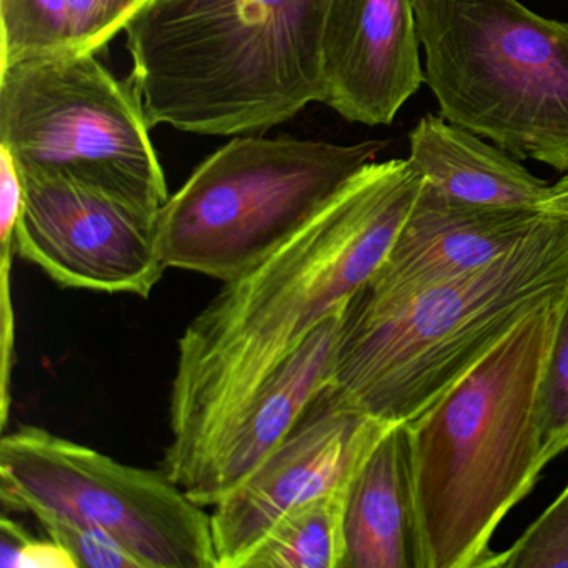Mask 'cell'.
<instances>
[{"instance_id": "cell-1", "label": "cell", "mask_w": 568, "mask_h": 568, "mask_svg": "<svg viewBox=\"0 0 568 568\" xmlns=\"http://www.w3.org/2000/svg\"><path fill=\"white\" fill-rule=\"evenodd\" d=\"M422 184L408 159L365 165L294 237L224 282L185 327L162 470L189 497L258 388L384 264Z\"/></svg>"}, {"instance_id": "cell-2", "label": "cell", "mask_w": 568, "mask_h": 568, "mask_svg": "<svg viewBox=\"0 0 568 568\" xmlns=\"http://www.w3.org/2000/svg\"><path fill=\"white\" fill-rule=\"evenodd\" d=\"M567 288L568 221L547 215L487 267L398 297L355 292L325 390L378 420L408 424Z\"/></svg>"}, {"instance_id": "cell-3", "label": "cell", "mask_w": 568, "mask_h": 568, "mask_svg": "<svg viewBox=\"0 0 568 568\" xmlns=\"http://www.w3.org/2000/svg\"><path fill=\"white\" fill-rule=\"evenodd\" d=\"M328 0H152L125 29L151 128L268 131L322 102Z\"/></svg>"}, {"instance_id": "cell-4", "label": "cell", "mask_w": 568, "mask_h": 568, "mask_svg": "<svg viewBox=\"0 0 568 568\" xmlns=\"http://www.w3.org/2000/svg\"><path fill=\"white\" fill-rule=\"evenodd\" d=\"M561 298L408 422L425 568H488L495 530L547 467L538 408Z\"/></svg>"}, {"instance_id": "cell-5", "label": "cell", "mask_w": 568, "mask_h": 568, "mask_svg": "<svg viewBox=\"0 0 568 568\" xmlns=\"http://www.w3.org/2000/svg\"><path fill=\"white\" fill-rule=\"evenodd\" d=\"M417 22L442 118L568 174V22L521 0H417Z\"/></svg>"}, {"instance_id": "cell-6", "label": "cell", "mask_w": 568, "mask_h": 568, "mask_svg": "<svg viewBox=\"0 0 568 568\" xmlns=\"http://www.w3.org/2000/svg\"><path fill=\"white\" fill-rule=\"evenodd\" d=\"M387 145L235 135L159 212V255L168 268L232 281L294 237Z\"/></svg>"}, {"instance_id": "cell-7", "label": "cell", "mask_w": 568, "mask_h": 568, "mask_svg": "<svg viewBox=\"0 0 568 568\" xmlns=\"http://www.w3.org/2000/svg\"><path fill=\"white\" fill-rule=\"evenodd\" d=\"M141 92L95 54L0 68V148L24 175L102 192L149 217L169 201Z\"/></svg>"}, {"instance_id": "cell-8", "label": "cell", "mask_w": 568, "mask_h": 568, "mask_svg": "<svg viewBox=\"0 0 568 568\" xmlns=\"http://www.w3.org/2000/svg\"><path fill=\"white\" fill-rule=\"evenodd\" d=\"M0 500L98 528L142 568H217L211 514L164 470L122 464L45 428L21 425L0 440Z\"/></svg>"}, {"instance_id": "cell-9", "label": "cell", "mask_w": 568, "mask_h": 568, "mask_svg": "<svg viewBox=\"0 0 568 568\" xmlns=\"http://www.w3.org/2000/svg\"><path fill=\"white\" fill-rule=\"evenodd\" d=\"M22 175L16 252L62 287L149 298L162 281L155 219L74 182Z\"/></svg>"}, {"instance_id": "cell-10", "label": "cell", "mask_w": 568, "mask_h": 568, "mask_svg": "<svg viewBox=\"0 0 568 568\" xmlns=\"http://www.w3.org/2000/svg\"><path fill=\"white\" fill-rule=\"evenodd\" d=\"M392 424L322 392L294 430L211 514L217 568L242 560L287 511L345 490Z\"/></svg>"}, {"instance_id": "cell-11", "label": "cell", "mask_w": 568, "mask_h": 568, "mask_svg": "<svg viewBox=\"0 0 568 568\" xmlns=\"http://www.w3.org/2000/svg\"><path fill=\"white\" fill-rule=\"evenodd\" d=\"M417 0H328L322 104L355 124L390 125L425 84Z\"/></svg>"}, {"instance_id": "cell-12", "label": "cell", "mask_w": 568, "mask_h": 568, "mask_svg": "<svg viewBox=\"0 0 568 568\" xmlns=\"http://www.w3.org/2000/svg\"><path fill=\"white\" fill-rule=\"evenodd\" d=\"M545 217L537 209L468 204L424 182L384 264L357 292L398 297L487 267L520 245Z\"/></svg>"}, {"instance_id": "cell-13", "label": "cell", "mask_w": 568, "mask_h": 568, "mask_svg": "<svg viewBox=\"0 0 568 568\" xmlns=\"http://www.w3.org/2000/svg\"><path fill=\"white\" fill-rule=\"evenodd\" d=\"M342 312L315 328L229 425L192 500L217 505L294 430L331 382Z\"/></svg>"}, {"instance_id": "cell-14", "label": "cell", "mask_w": 568, "mask_h": 568, "mask_svg": "<svg viewBox=\"0 0 568 568\" xmlns=\"http://www.w3.org/2000/svg\"><path fill=\"white\" fill-rule=\"evenodd\" d=\"M342 568H425L407 424L392 425L348 484Z\"/></svg>"}, {"instance_id": "cell-15", "label": "cell", "mask_w": 568, "mask_h": 568, "mask_svg": "<svg viewBox=\"0 0 568 568\" xmlns=\"http://www.w3.org/2000/svg\"><path fill=\"white\" fill-rule=\"evenodd\" d=\"M408 161L424 182L448 197L488 207L537 209L550 184L535 178L518 159L491 148L480 135L425 115L408 135Z\"/></svg>"}, {"instance_id": "cell-16", "label": "cell", "mask_w": 568, "mask_h": 568, "mask_svg": "<svg viewBox=\"0 0 568 568\" xmlns=\"http://www.w3.org/2000/svg\"><path fill=\"white\" fill-rule=\"evenodd\" d=\"M152 0H0V68L24 59L98 54Z\"/></svg>"}, {"instance_id": "cell-17", "label": "cell", "mask_w": 568, "mask_h": 568, "mask_svg": "<svg viewBox=\"0 0 568 568\" xmlns=\"http://www.w3.org/2000/svg\"><path fill=\"white\" fill-rule=\"evenodd\" d=\"M347 488L292 508L239 568H342Z\"/></svg>"}, {"instance_id": "cell-18", "label": "cell", "mask_w": 568, "mask_h": 568, "mask_svg": "<svg viewBox=\"0 0 568 568\" xmlns=\"http://www.w3.org/2000/svg\"><path fill=\"white\" fill-rule=\"evenodd\" d=\"M538 412L544 462L548 465L568 448V288L558 308Z\"/></svg>"}, {"instance_id": "cell-19", "label": "cell", "mask_w": 568, "mask_h": 568, "mask_svg": "<svg viewBox=\"0 0 568 568\" xmlns=\"http://www.w3.org/2000/svg\"><path fill=\"white\" fill-rule=\"evenodd\" d=\"M568 567V487L488 568Z\"/></svg>"}, {"instance_id": "cell-20", "label": "cell", "mask_w": 568, "mask_h": 568, "mask_svg": "<svg viewBox=\"0 0 568 568\" xmlns=\"http://www.w3.org/2000/svg\"><path fill=\"white\" fill-rule=\"evenodd\" d=\"M36 518L45 535L71 555L78 568H142L121 544L98 528L51 515Z\"/></svg>"}, {"instance_id": "cell-21", "label": "cell", "mask_w": 568, "mask_h": 568, "mask_svg": "<svg viewBox=\"0 0 568 568\" xmlns=\"http://www.w3.org/2000/svg\"><path fill=\"white\" fill-rule=\"evenodd\" d=\"M0 568H78L71 555L48 537H32L18 521L0 520Z\"/></svg>"}, {"instance_id": "cell-22", "label": "cell", "mask_w": 568, "mask_h": 568, "mask_svg": "<svg viewBox=\"0 0 568 568\" xmlns=\"http://www.w3.org/2000/svg\"><path fill=\"white\" fill-rule=\"evenodd\" d=\"M540 212L550 217L568 221V174H565L557 184L550 185L540 204Z\"/></svg>"}]
</instances>
